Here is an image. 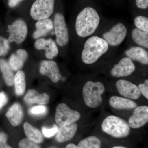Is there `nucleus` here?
<instances>
[{
	"mask_svg": "<svg viewBox=\"0 0 148 148\" xmlns=\"http://www.w3.org/2000/svg\"><path fill=\"white\" fill-rule=\"evenodd\" d=\"M75 21L77 36L85 40L95 34L102 22L101 9L95 0H81Z\"/></svg>",
	"mask_w": 148,
	"mask_h": 148,
	"instance_id": "1",
	"label": "nucleus"
},
{
	"mask_svg": "<svg viewBox=\"0 0 148 148\" xmlns=\"http://www.w3.org/2000/svg\"><path fill=\"white\" fill-rule=\"evenodd\" d=\"M101 22L95 36L101 37L108 43L110 47H116L121 44L127 36L128 30L126 25L120 21Z\"/></svg>",
	"mask_w": 148,
	"mask_h": 148,
	"instance_id": "2",
	"label": "nucleus"
},
{
	"mask_svg": "<svg viewBox=\"0 0 148 148\" xmlns=\"http://www.w3.org/2000/svg\"><path fill=\"white\" fill-rule=\"evenodd\" d=\"M110 48L105 40L98 36L93 35L84 41L81 59L86 65H92L107 54Z\"/></svg>",
	"mask_w": 148,
	"mask_h": 148,
	"instance_id": "3",
	"label": "nucleus"
},
{
	"mask_svg": "<svg viewBox=\"0 0 148 148\" xmlns=\"http://www.w3.org/2000/svg\"><path fill=\"white\" fill-rule=\"evenodd\" d=\"M105 91V86L100 81H88L83 88L82 94L86 105L92 108L101 106L103 103L102 95Z\"/></svg>",
	"mask_w": 148,
	"mask_h": 148,
	"instance_id": "4",
	"label": "nucleus"
},
{
	"mask_svg": "<svg viewBox=\"0 0 148 148\" xmlns=\"http://www.w3.org/2000/svg\"><path fill=\"white\" fill-rule=\"evenodd\" d=\"M101 127L103 132L114 138H125L130 133V127L127 122L115 116L106 117Z\"/></svg>",
	"mask_w": 148,
	"mask_h": 148,
	"instance_id": "5",
	"label": "nucleus"
},
{
	"mask_svg": "<svg viewBox=\"0 0 148 148\" xmlns=\"http://www.w3.org/2000/svg\"><path fill=\"white\" fill-rule=\"evenodd\" d=\"M54 5L55 0H36L31 8V16L37 21L49 18L53 14Z\"/></svg>",
	"mask_w": 148,
	"mask_h": 148,
	"instance_id": "6",
	"label": "nucleus"
},
{
	"mask_svg": "<svg viewBox=\"0 0 148 148\" xmlns=\"http://www.w3.org/2000/svg\"><path fill=\"white\" fill-rule=\"evenodd\" d=\"M80 117V114L78 112L72 110L65 103H61L56 107L55 121L60 127L73 123Z\"/></svg>",
	"mask_w": 148,
	"mask_h": 148,
	"instance_id": "7",
	"label": "nucleus"
},
{
	"mask_svg": "<svg viewBox=\"0 0 148 148\" xmlns=\"http://www.w3.org/2000/svg\"><path fill=\"white\" fill-rule=\"evenodd\" d=\"M54 28L56 42L59 46H66L69 42V31L64 14L57 12L54 18Z\"/></svg>",
	"mask_w": 148,
	"mask_h": 148,
	"instance_id": "8",
	"label": "nucleus"
},
{
	"mask_svg": "<svg viewBox=\"0 0 148 148\" xmlns=\"http://www.w3.org/2000/svg\"><path fill=\"white\" fill-rule=\"evenodd\" d=\"M28 31L26 22L22 19H17L8 26V32L9 33V36L8 39L10 42H15L20 44L26 39Z\"/></svg>",
	"mask_w": 148,
	"mask_h": 148,
	"instance_id": "9",
	"label": "nucleus"
},
{
	"mask_svg": "<svg viewBox=\"0 0 148 148\" xmlns=\"http://www.w3.org/2000/svg\"><path fill=\"white\" fill-rule=\"evenodd\" d=\"M135 69L134 62L123 55L111 69L110 74L112 77L116 78L129 76L134 73Z\"/></svg>",
	"mask_w": 148,
	"mask_h": 148,
	"instance_id": "10",
	"label": "nucleus"
},
{
	"mask_svg": "<svg viewBox=\"0 0 148 148\" xmlns=\"http://www.w3.org/2000/svg\"><path fill=\"white\" fill-rule=\"evenodd\" d=\"M116 87L120 95L130 100H138L141 95L138 86L126 80H118Z\"/></svg>",
	"mask_w": 148,
	"mask_h": 148,
	"instance_id": "11",
	"label": "nucleus"
},
{
	"mask_svg": "<svg viewBox=\"0 0 148 148\" xmlns=\"http://www.w3.org/2000/svg\"><path fill=\"white\" fill-rule=\"evenodd\" d=\"M40 72L43 75L47 77L53 82L57 83L62 79V75L55 61L49 60L42 61Z\"/></svg>",
	"mask_w": 148,
	"mask_h": 148,
	"instance_id": "12",
	"label": "nucleus"
},
{
	"mask_svg": "<svg viewBox=\"0 0 148 148\" xmlns=\"http://www.w3.org/2000/svg\"><path fill=\"white\" fill-rule=\"evenodd\" d=\"M148 121V107L140 106L135 108L130 117L128 124L132 128H139L144 126Z\"/></svg>",
	"mask_w": 148,
	"mask_h": 148,
	"instance_id": "13",
	"label": "nucleus"
},
{
	"mask_svg": "<svg viewBox=\"0 0 148 148\" xmlns=\"http://www.w3.org/2000/svg\"><path fill=\"white\" fill-rule=\"evenodd\" d=\"M124 55L134 62H137L142 65L148 66V51L141 47L137 45L130 47L125 51Z\"/></svg>",
	"mask_w": 148,
	"mask_h": 148,
	"instance_id": "14",
	"label": "nucleus"
},
{
	"mask_svg": "<svg viewBox=\"0 0 148 148\" xmlns=\"http://www.w3.org/2000/svg\"><path fill=\"white\" fill-rule=\"evenodd\" d=\"M34 45L38 50H45V56L48 59H53L58 55V47L55 41L51 39H38L35 42Z\"/></svg>",
	"mask_w": 148,
	"mask_h": 148,
	"instance_id": "15",
	"label": "nucleus"
},
{
	"mask_svg": "<svg viewBox=\"0 0 148 148\" xmlns=\"http://www.w3.org/2000/svg\"><path fill=\"white\" fill-rule=\"evenodd\" d=\"M49 96L47 93L40 94L38 91L34 89L28 90L24 98V101L28 105L34 104L46 105L49 102Z\"/></svg>",
	"mask_w": 148,
	"mask_h": 148,
	"instance_id": "16",
	"label": "nucleus"
},
{
	"mask_svg": "<svg viewBox=\"0 0 148 148\" xmlns=\"http://www.w3.org/2000/svg\"><path fill=\"white\" fill-rule=\"evenodd\" d=\"M77 128V125L75 123L60 127L56 135V140L59 143H64L71 140L75 135Z\"/></svg>",
	"mask_w": 148,
	"mask_h": 148,
	"instance_id": "17",
	"label": "nucleus"
},
{
	"mask_svg": "<svg viewBox=\"0 0 148 148\" xmlns=\"http://www.w3.org/2000/svg\"><path fill=\"white\" fill-rule=\"evenodd\" d=\"M28 57L27 51L24 49H19L15 53L12 54L10 58L9 64L13 71H19Z\"/></svg>",
	"mask_w": 148,
	"mask_h": 148,
	"instance_id": "18",
	"label": "nucleus"
},
{
	"mask_svg": "<svg viewBox=\"0 0 148 148\" xmlns=\"http://www.w3.org/2000/svg\"><path fill=\"white\" fill-rule=\"evenodd\" d=\"M109 103L111 107L119 110H130L137 106V104L130 99L115 95L110 98Z\"/></svg>",
	"mask_w": 148,
	"mask_h": 148,
	"instance_id": "19",
	"label": "nucleus"
},
{
	"mask_svg": "<svg viewBox=\"0 0 148 148\" xmlns=\"http://www.w3.org/2000/svg\"><path fill=\"white\" fill-rule=\"evenodd\" d=\"M6 116L12 125L17 126L21 123L23 117L22 107L18 103L14 104L6 114Z\"/></svg>",
	"mask_w": 148,
	"mask_h": 148,
	"instance_id": "20",
	"label": "nucleus"
},
{
	"mask_svg": "<svg viewBox=\"0 0 148 148\" xmlns=\"http://www.w3.org/2000/svg\"><path fill=\"white\" fill-rule=\"evenodd\" d=\"M36 27V30L33 34V36L34 39H38L47 34L52 30L53 23L51 19L48 18L37 21Z\"/></svg>",
	"mask_w": 148,
	"mask_h": 148,
	"instance_id": "21",
	"label": "nucleus"
},
{
	"mask_svg": "<svg viewBox=\"0 0 148 148\" xmlns=\"http://www.w3.org/2000/svg\"><path fill=\"white\" fill-rule=\"evenodd\" d=\"M130 36L136 45L141 47L147 50L148 49V33L143 32L137 28H132Z\"/></svg>",
	"mask_w": 148,
	"mask_h": 148,
	"instance_id": "22",
	"label": "nucleus"
},
{
	"mask_svg": "<svg viewBox=\"0 0 148 148\" xmlns=\"http://www.w3.org/2000/svg\"><path fill=\"white\" fill-rule=\"evenodd\" d=\"M24 128L25 134L28 139L36 143H42L43 138L38 130L33 127L28 122L24 123Z\"/></svg>",
	"mask_w": 148,
	"mask_h": 148,
	"instance_id": "23",
	"label": "nucleus"
},
{
	"mask_svg": "<svg viewBox=\"0 0 148 148\" xmlns=\"http://www.w3.org/2000/svg\"><path fill=\"white\" fill-rule=\"evenodd\" d=\"M0 69L7 85L9 86H13L15 75L8 63L3 59H0Z\"/></svg>",
	"mask_w": 148,
	"mask_h": 148,
	"instance_id": "24",
	"label": "nucleus"
},
{
	"mask_svg": "<svg viewBox=\"0 0 148 148\" xmlns=\"http://www.w3.org/2000/svg\"><path fill=\"white\" fill-rule=\"evenodd\" d=\"M14 84L16 95H23L25 92L26 87L25 75L23 71L19 70L14 76Z\"/></svg>",
	"mask_w": 148,
	"mask_h": 148,
	"instance_id": "25",
	"label": "nucleus"
},
{
	"mask_svg": "<svg viewBox=\"0 0 148 148\" xmlns=\"http://www.w3.org/2000/svg\"><path fill=\"white\" fill-rule=\"evenodd\" d=\"M134 17V27L143 32L148 33V15L143 14L132 12Z\"/></svg>",
	"mask_w": 148,
	"mask_h": 148,
	"instance_id": "26",
	"label": "nucleus"
},
{
	"mask_svg": "<svg viewBox=\"0 0 148 148\" xmlns=\"http://www.w3.org/2000/svg\"><path fill=\"white\" fill-rule=\"evenodd\" d=\"M132 12L148 15V0H129Z\"/></svg>",
	"mask_w": 148,
	"mask_h": 148,
	"instance_id": "27",
	"label": "nucleus"
},
{
	"mask_svg": "<svg viewBox=\"0 0 148 148\" xmlns=\"http://www.w3.org/2000/svg\"><path fill=\"white\" fill-rule=\"evenodd\" d=\"M101 146L100 140L95 136H91L81 140L77 148H101Z\"/></svg>",
	"mask_w": 148,
	"mask_h": 148,
	"instance_id": "28",
	"label": "nucleus"
},
{
	"mask_svg": "<svg viewBox=\"0 0 148 148\" xmlns=\"http://www.w3.org/2000/svg\"><path fill=\"white\" fill-rule=\"evenodd\" d=\"M10 48V42L8 39L0 36V56L6 55Z\"/></svg>",
	"mask_w": 148,
	"mask_h": 148,
	"instance_id": "29",
	"label": "nucleus"
},
{
	"mask_svg": "<svg viewBox=\"0 0 148 148\" xmlns=\"http://www.w3.org/2000/svg\"><path fill=\"white\" fill-rule=\"evenodd\" d=\"M18 145L20 148H40L37 143L28 139H22L19 142Z\"/></svg>",
	"mask_w": 148,
	"mask_h": 148,
	"instance_id": "30",
	"label": "nucleus"
},
{
	"mask_svg": "<svg viewBox=\"0 0 148 148\" xmlns=\"http://www.w3.org/2000/svg\"><path fill=\"white\" fill-rule=\"evenodd\" d=\"M58 127L56 125L51 128H47L42 127V131L43 134L46 138H50L54 136L58 132Z\"/></svg>",
	"mask_w": 148,
	"mask_h": 148,
	"instance_id": "31",
	"label": "nucleus"
},
{
	"mask_svg": "<svg viewBox=\"0 0 148 148\" xmlns=\"http://www.w3.org/2000/svg\"><path fill=\"white\" fill-rule=\"evenodd\" d=\"M46 112V107L43 106H35L31 108L30 110V113L36 115L44 114Z\"/></svg>",
	"mask_w": 148,
	"mask_h": 148,
	"instance_id": "32",
	"label": "nucleus"
},
{
	"mask_svg": "<svg viewBox=\"0 0 148 148\" xmlns=\"http://www.w3.org/2000/svg\"><path fill=\"white\" fill-rule=\"evenodd\" d=\"M141 94L148 99V79L145 80L144 83L140 84L138 86Z\"/></svg>",
	"mask_w": 148,
	"mask_h": 148,
	"instance_id": "33",
	"label": "nucleus"
},
{
	"mask_svg": "<svg viewBox=\"0 0 148 148\" xmlns=\"http://www.w3.org/2000/svg\"><path fill=\"white\" fill-rule=\"evenodd\" d=\"M7 135L4 132H0V148H12L7 143Z\"/></svg>",
	"mask_w": 148,
	"mask_h": 148,
	"instance_id": "34",
	"label": "nucleus"
},
{
	"mask_svg": "<svg viewBox=\"0 0 148 148\" xmlns=\"http://www.w3.org/2000/svg\"><path fill=\"white\" fill-rule=\"evenodd\" d=\"M8 98L3 92L0 93V109L2 108L7 103Z\"/></svg>",
	"mask_w": 148,
	"mask_h": 148,
	"instance_id": "35",
	"label": "nucleus"
},
{
	"mask_svg": "<svg viewBox=\"0 0 148 148\" xmlns=\"http://www.w3.org/2000/svg\"><path fill=\"white\" fill-rule=\"evenodd\" d=\"M23 1V0H8L9 6L11 8H13L18 5Z\"/></svg>",
	"mask_w": 148,
	"mask_h": 148,
	"instance_id": "36",
	"label": "nucleus"
},
{
	"mask_svg": "<svg viewBox=\"0 0 148 148\" xmlns=\"http://www.w3.org/2000/svg\"><path fill=\"white\" fill-rule=\"evenodd\" d=\"M66 148H77V147L75 144H69L66 146Z\"/></svg>",
	"mask_w": 148,
	"mask_h": 148,
	"instance_id": "37",
	"label": "nucleus"
},
{
	"mask_svg": "<svg viewBox=\"0 0 148 148\" xmlns=\"http://www.w3.org/2000/svg\"><path fill=\"white\" fill-rule=\"evenodd\" d=\"M112 148H127L123 146H115Z\"/></svg>",
	"mask_w": 148,
	"mask_h": 148,
	"instance_id": "38",
	"label": "nucleus"
},
{
	"mask_svg": "<svg viewBox=\"0 0 148 148\" xmlns=\"http://www.w3.org/2000/svg\"><path fill=\"white\" fill-rule=\"evenodd\" d=\"M113 1H119V0H113Z\"/></svg>",
	"mask_w": 148,
	"mask_h": 148,
	"instance_id": "39",
	"label": "nucleus"
},
{
	"mask_svg": "<svg viewBox=\"0 0 148 148\" xmlns=\"http://www.w3.org/2000/svg\"></svg>",
	"mask_w": 148,
	"mask_h": 148,
	"instance_id": "40",
	"label": "nucleus"
}]
</instances>
